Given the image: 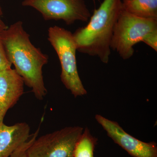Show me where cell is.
I'll list each match as a JSON object with an SVG mask.
<instances>
[{
	"instance_id": "10",
	"label": "cell",
	"mask_w": 157,
	"mask_h": 157,
	"mask_svg": "<svg viewBox=\"0 0 157 157\" xmlns=\"http://www.w3.org/2000/svg\"><path fill=\"white\" fill-rule=\"evenodd\" d=\"M123 10L144 19L157 20V0H121Z\"/></svg>"
},
{
	"instance_id": "8",
	"label": "cell",
	"mask_w": 157,
	"mask_h": 157,
	"mask_svg": "<svg viewBox=\"0 0 157 157\" xmlns=\"http://www.w3.org/2000/svg\"><path fill=\"white\" fill-rule=\"evenodd\" d=\"M24 84L22 77L14 69L0 71V126L8 110L22 96Z\"/></svg>"
},
{
	"instance_id": "5",
	"label": "cell",
	"mask_w": 157,
	"mask_h": 157,
	"mask_svg": "<svg viewBox=\"0 0 157 157\" xmlns=\"http://www.w3.org/2000/svg\"><path fill=\"white\" fill-rule=\"evenodd\" d=\"M79 126L66 127L36 138L27 150L29 157H73L83 132Z\"/></svg>"
},
{
	"instance_id": "4",
	"label": "cell",
	"mask_w": 157,
	"mask_h": 157,
	"mask_svg": "<svg viewBox=\"0 0 157 157\" xmlns=\"http://www.w3.org/2000/svg\"><path fill=\"white\" fill-rule=\"evenodd\" d=\"M155 31L157 20L140 18L122 9L113 30L110 48L123 59H128L135 52L134 46Z\"/></svg>"
},
{
	"instance_id": "13",
	"label": "cell",
	"mask_w": 157,
	"mask_h": 157,
	"mask_svg": "<svg viewBox=\"0 0 157 157\" xmlns=\"http://www.w3.org/2000/svg\"><path fill=\"white\" fill-rule=\"evenodd\" d=\"M12 64L7 57L6 51L0 39V71L11 68Z\"/></svg>"
},
{
	"instance_id": "3",
	"label": "cell",
	"mask_w": 157,
	"mask_h": 157,
	"mask_svg": "<svg viewBox=\"0 0 157 157\" xmlns=\"http://www.w3.org/2000/svg\"><path fill=\"white\" fill-rule=\"evenodd\" d=\"M48 40L54 48L61 67V80L75 98L87 94L77 69L76 44L73 34L58 26L51 27Z\"/></svg>"
},
{
	"instance_id": "15",
	"label": "cell",
	"mask_w": 157,
	"mask_h": 157,
	"mask_svg": "<svg viewBox=\"0 0 157 157\" xmlns=\"http://www.w3.org/2000/svg\"><path fill=\"white\" fill-rule=\"evenodd\" d=\"M2 11L1 6H0V33L8 28V27L6 25V24L3 22L2 19Z\"/></svg>"
},
{
	"instance_id": "12",
	"label": "cell",
	"mask_w": 157,
	"mask_h": 157,
	"mask_svg": "<svg viewBox=\"0 0 157 157\" xmlns=\"http://www.w3.org/2000/svg\"><path fill=\"white\" fill-rule=\"evenodd\" d=\"M39 130L40 128L39 127L34 134H31L28 140L19 146L9 157H29L27 154L28 149L37 138Z\"/></svg>"
},
{
	"instance_id": "1",
	"label": "cell",
	"mask_w": 157,
	"mask_h": 157,
	"mask_svg": "<svg viewBox=\"0 0 157 157\" xmlns=\"http://www.w3.org/2000/svg\"><path fill=\"white\" fill-rule=\"evenodd\" d=\"M0 39L9 61L22 77L25 84L31 89L36 99L43 100L47 91L42 68L48 63V56L31 43L22 21H17L3 31Z\"/></svg>"
},
{
	"instance_id": "6",
	"label": "cell",
	"mask_w": 157,
	"mask_h": 157,
	"mask_svg": "<svg viewBox=\"0 0 157 157\" xmlns=\"http://www.w3.org/2000/svg\"><path fill=\"white\" fill-rule=\"evenodd\" d=\"M22 5L36 9L45 20H62L67 25L86 22L91 16L84 0H25Z\"/></svg>"
},
{
	"instance_id": "7",
	"label": "cell",
	"mask_w": 157,
	"mask_h": 157,
	"mask_svg": "<svg viewBox=\"0 0 157 157\" xmlns=\"http://www.w3.org/2000/svg\"><path fill=\"white\" fill-rule=\"evenodd\" d=\"M96 121L107 135L134 157H157V146L155 142L147 143L138 140L126 132L117 122L101 115L95 116Z\"/></svg>"
},
{
	"instance_id": "9",
	"label": "cell",
	"mask_w": 157,
	"mask_h": 157,
	"mask_svg": "<svg viewBox=\"0 0 157 157\" xmlns=\"http://www.w3.org/2000/svg\"><path fill=\"white\" fill-rule=\"evenodd\" d=\"M30 128L25 122L0 126V157H9L30 136Z\"/></svg>"
},
{
	"instance_id": "2",
	"label": "cell",
	"mask_w": 157,
	"mask_h": 157,
	"mask_svg": "<svg viewBox=\"0 0 157 157\" xmlns=\"http://www.w3.org/2000/svg\"><path fill=\"white\" fill-rule=\"evenodd\" d=\"M122 9L121 0H104L87 25L73 33L77 51L108 63L113 30Z\"/></svg>"
},
{
	"instance_id": "11",
	"label": "cell",
	"mask_w": 157,
	"mask_h": 157,
	"mask_svg": "<svg viewBox=\"0 0 157 157\" xmlns=\"http://www.w3.org/2000/svg\"><path fill=\"white\" fill-rule=\"evenodd\" d=\"M96 143V139L91 135L89 130L85 129L75 146L73 157H94Z\"/></svg>"
},
{
	"instance_id": "14",
	"label": "cell",
	"mask_w": 157,
	"mask_h": 157,
	"mask_svg": "<svg viewBox=\"0 0 157 157\" xmlns=\"http://www.w3.org/2000/svg\"><path fill=\"white\" fill-rule=\"evenodd\" d=\"M142 42L148 45L157 52V31L149 34L143 39Z\"/></svg>"
}]
</instances>
